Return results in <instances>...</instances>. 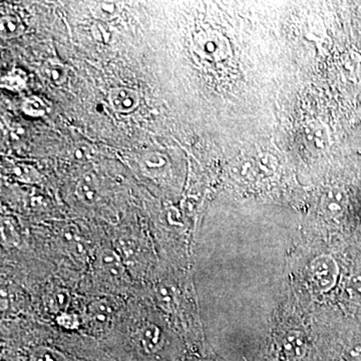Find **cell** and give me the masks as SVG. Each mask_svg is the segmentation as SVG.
<instances>
[{"label": "cell", "instance_id": "cell-1", "mask_svg": "<svg viewBox=\"0 0 361 361\" xmlns=\"http://www.w3.org/2000/svg\"><path fill=\"white\" fill-rule=\"evenodd\" d=\"M310 274L316 288L320 292H327L336 286L338 267L334 258L322 255L311 262Z\"/></svg>", "mask_w": 361, "mask_h": 361}, {"label": "cell", "instance_id": "cell-2", "mask_svg": "<svg viewBox=\"0 0 361 361\" xmlns=\"http://www.w3.org/2000/svg\"><path fill=\"white\" fill-rule=\"evenodd\" d=\"M110 102L116 111L128 113L139 106L140 97L135 90L127 87H118L111 90Z\"/></svg>", "mask_w": 361, "mask_h": 361}, {"label": "cell", "instance_id": "cell-3", "mask_svg": "<svg viewBox=\"0 0 361 361\" xmlns=\"http://www.w3.org/2000/svg\"><path fill=\"white\" fill-rule=\"evenodd\" d=\"M139 341L141 346L147 353H153L158 350L161 345V330L155 324L144 325L140 329Z\"/></svg>", "mask_w": 361, "mask_h": 361}, {"label": "cell", "instance_id": "cell-4", "mask_svg": "<svg viewBox=\"0 0 361 361\" xmlns=\"http://www.w3.org/2000/svg\"><path fill=\"white\" fill-rule=\"evenodd\" d=\"M99 264L106 276L118 278L122 275V264H121L118 255L114 251L104 250L102 252L99 254Z\"/></svg>", "mask_w": 361, "mask_h": 361}, {"label": "cell", "instance_id": "cell-5", "mask_svg": "<svg viewBox=\"0 0 361 361\" xmlns=\"http://www.w3.org/2000/svg\"><path fill=\"white\" fill-rule=\"evenodd\" d=\"M285 355L292 360L302 358L306 353V342L300 334H289L282 342Z\"/></svg>", "mask_w": 361, "mask_h": 361}, {"label": "cell", "instance_id": "cell-6", "mask_svg": "<svg viewBox=\"0 0 361 361\" xmlns=\"http://www.w3.org/2000/svg\"><path fill=\"white\" fill-rule=\"evenodd\" d=\"M78 195L85 203L92 204L97 200V182L92 176H85L84 179L80 180L78 186Z\"/></svg>", "mask_w": 361, "mask_h": 361}, {"label": "cell", "instance_id": "cell-7", "mask_svg": "<svg viewBox=\"0 0 361 361\" xmlns=\"http://www.w3.org/2000/svg\"><path fill=\"white\" fill-rule=\"evenodd\" d=\"M44 75L51 84L61 85L66 80V70L65 66L56 61H49L42 68Z\"/></svg>", "mask_w": 361, "mask_h": 361}, {"label": "cell", "instance_id": "cell-8", "mask_svg": "<svg viewBox=\"0 0 361 361\" xmlns=\"http://www.w3.org/2000/svg\"><path fill=\"white\" fill-rule=\"evenodd\" d=\"M325 211H327L332 216L339 215L345 207V195L341 191H331L329 196L324 197Z\"/></svg>", "mask_w": 361, "mask_h": 361}, {"label": "cell", "instance_id": "cell-9", "mask_svg": "<svg viewBox=\"0 0 361 361\" xmlns=\"http://www.w3.org/2000/svg\"><path fill=\"white\" fill-rule=\"evenodd\" d=\"M23 32V25L20 18L14 14H8L1 18V35L4 37H14Z\"/></svg>", "mask_w": 361, "mask_h": 361}, {"label": "cell", "instance_id": "cell-10", "mask_svg": "<svg viewBox=\"0 0 361 361\" xmlns=\"http://www.w3.org/2000/svg\"><path fill=\"white\" fill-rule=\"evenodd\" d=\"M32 361H68L63 353L49 346H39L32 353Z\"/></svg>", "mask_w": 361, "mask_h": 361}, {"label": "cell", "instance_id": "cell-11", "mask_svg": "<svg viewBox=\"0 0 361 361\" xmlns=\"http://www.w3.org/2000/svg\"><path fill=\"white\" fill-rule=\"evenodd\" d=\"M63 240H65V246L68 249V252H70L71 255L75 256L78 259H82L84 257L85 246L80 242V237L78 236L77 233L68 230L66 233L65 236H63Z\"/></svg>", "mask_w": 361, "mask_h": 361}, {"label": "cell", "instance_id": "cell-12", "mask_svg": "<svg viewBox=\"0 0 361 361\" xmlns=\"http://www.w3.org/2000/svg\"><path fill=\"white\" fill-rule=\"evenodd\" d=\"M23 110L27 115L30 116H42L45 113V106L37 97L33 99H27L25 104H23Z\"/></svg>", "mask_w": 361, "mask_h": 361}, {"label": "cell", "instance_id": "cell-13", "mask_svg": "<svg viewBox=\"0 0 361 361\" xmlns=\"http://www.w3.org/2000/svg\"><path fill=\"white\" fill-rule=\"evenodd\" d=\"M49 301H51L52 308H54V310H65L68 304V292L63 290L54 292Z\"/></svg>", "mask_w": 361, "mask_h": 361}, {"label": "cell", "instance_id": "cell-14", "mask_svg": "<svg viewBox=\"0 0 361 361\" xmlns=\"http://www.w3.org/2000/svg\"><path fill=\"white\" fill-rule=\"evenodd\" d=\"M61 318V320H59V323H61V324H63L65 325V326H66V323L63 322V318H61V317H59ZM68 327H73V326H75V325L73 324V323H71V322H77V319H75V316H73V315H70V319L68 320Z\"/></svg>", "mask_w": 361, "mask_h": 361}]
</instances>
